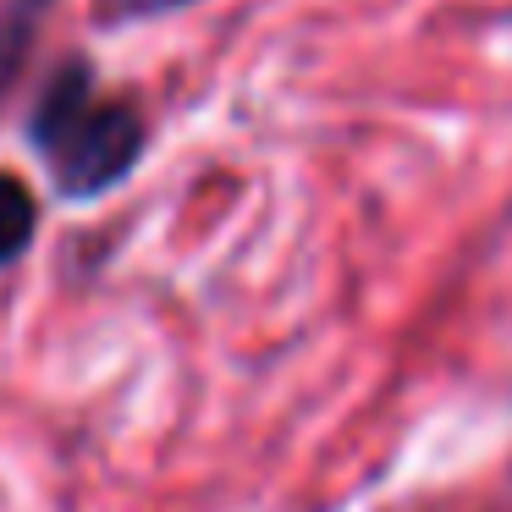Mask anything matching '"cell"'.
Instances as JSON below:
<instances>
[{
    "instance_id": "1",
    "label": "cell",
    "mask_w": 512,
    "mask_h": 512,
    "mask_svg": "<svg viewBox=\"0 0 512 512\" xmlns=\"http://www.w3.org/2000/svg\"><path fill=\"white\" fill-rule=\"evenodd\" d=\"M28 144L39 149L61 199H100L144 155V122L133 105L94 94L89 61H67L28 116Z\"/></svg>"
},
{
    "instance_id": "2",
    "label": "cell",
    "mask_w": 512,
    "mask_h": 512,
    "mask_svg": "<svg viewBox=\"0 0 512 512\" xmlns=\"http://www.w3.org/2000/svg\"><path fill=\"white\" fill-rule=\"evenodd\" d=\"M34 226H39V199L28 193L23 177L0 171V265H12L34 243Z\"/></svg>"
},
{
    "instance_id": "3",
    "label": "cell",
    "mask_w": 512,
    "mask_h": 512,
    "mask_svg": "<svg viewBox=\"0 0 512 512\" xmlns=\"http://www.w3.org/2000/svg\"><path fill=\"white\" fill-rule=\"evenodd\" d=\"M39 17H45V0H12V6L0 12V100L12 94L17 72H23Z\"/></svg>"
},
{
    "instance_id": "4",
    "label": "cell",
    "mask_w": 512,
    "mask_h": 512,
    "mask_svg": "<svg viewBox=\"0 0 512 512\" xmlns=\"http://www.w3.org/2000/svg\"><path fill=\"white\" fill-rule=\"evenodd\" d=\"M193 0H105V23H138V17H166V12H182Z\"/></svg>"
}]
</instances>
